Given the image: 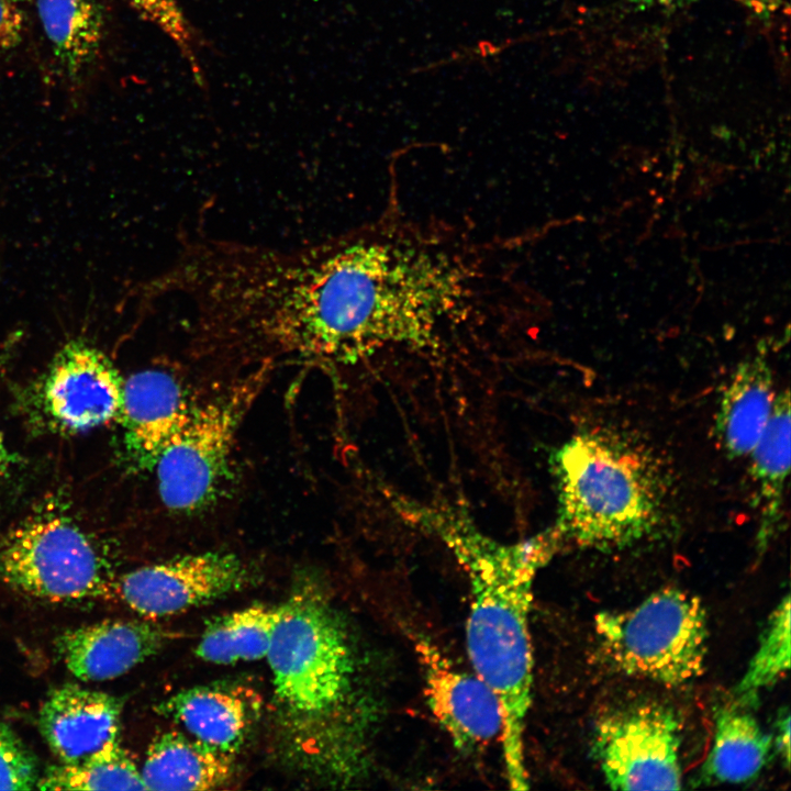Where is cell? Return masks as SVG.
Segmentation results:
<instances>
[{
	"label": "cell",
	"mask_w": 791,
	"mask_h": 791,
	"mask_svg": "<svg viewBox=\"0 0 791 791\" xmlns=\"http://www.w3.org/2000/svg\"><path fill=\"white\" fill-rule=\"evenodd\" d=\"M0 579L23 594L58 603L94 600L114 590L110 564L97 542L54 506L2 536Z\"/></svg>",
	"instance_id": "cell-6"
},
{
	"label": "cell",
	"mask_w": 791,
	"mask_h": 791,
	"mask_svg": "<svg viewBox=\"0 0 791 791\" xmlns=\"http://www.w3.org/2000/svg\"><path fill=\"white\" fill-rule=\"evenodd\" d=\"M270 369V363H261L222 393L191 405L153 467L166 509L192 514L218 499L229 479L239 427Z\"/></svg>",
	"instance_id": "cell-5"
},
{
	"label": "cell",
	"mask_w": 791,
	"mask_h": 791,
	"mask_svg": "<svg viewBox=\"0 0 791 791\" xmlns=\"http://www.w3.org/2000/svg\"><path fill=\"white\" fill-rule=\"evenodd\" d=\"M15 456L7 447L3 436L0 432V477L7 475L13 465L16 464Z\"/></svg>",
	"instance_id": "cell-28"
},
{
	"label": "cell",
	"mask_w": 791,
	"mask_h": 791,
	"mask_svg": "<svg viewBox=\"0 0 791 791\" xmlns=\"http://www.w3.org/2000/svg\"><path fill=\"white\" fill-rule=\"evenodd\" d=\"M772 745L782 759L786 767L790 764V713L782 711L779 713L776 723V735L772 737Z\"/></svg>",
	"instance_id": "cell-26"
},
{
	"label": "cell",
	"mask_w": 791,
	"mask_h": 791,
	"mask_svg": "<svg viewBox=\"0 0 791 791\" xmlns=\"http://www.w3.org/2000/svg\"><path fill=\"white\" fill-rule=\"evenodd\" d=\"M414 649L427 706L455 748L475 755L500 742L502 713L492 689L426 639L416 642Z\"/></svg>",
	"instance_id": "cell-10"
},
{
	"label": "cell",
	"mask_w": 791,
	"mask_h": 791,
	"mask_svg": "<svg viewBox=\"0 0 791 791\" xmlns=\"http://www.w3.org/2000/svg\"><path fill=\"white\" fill-rule=\"evenodd\" d=\"M38 18L63 74L77 79L97 58L104 37L100 0H36Z\"/></svg>",
	"instance_id": "cell-19"
},
{
	"label": "cell",
	"mask_w": 791,
	"mask_h": 791,
	"mask_svg": "<svg viewBox=\"0 0 791 791\" xmlns=\"http://www.w3.org/2000/svg\"><path fill=\"white\" fill-rule=\"evenodd\" d=\"M680 746V720L659 703L611 712L593 731V755L614 790L681 789Z\"/></svg>",
	"instance_id": "cell-7"
},
{
	"label": "cell",
	"mask_w": 791,
	"mask_h": 791,
	"mask_svg": "<svg viewBox=\"0 0 791 791\" xmlns=\"http://www.w3.org/2000/svg\"><path fill=\"white\" fill-rule=\"evenodd\" d=\"M744 705L737 702L716 711L713 743L701 772L705 781L746 782L766 766L772 736Z\"/></svg>",
	"instance_id": "cell-18"
},
{
	"label": "cell",
	"mask_w": 791,
	"mask_h": 791,
	"mask_svg": "<svg viewBox=\"0 0 791 791\" xmlns=\"http://www.w3.org/2000/svg\"><path fill=\"white\" fill-rule=\"evenodd\" d=\"M408 520L436 536L463 567L470 593L466 644L474 672L498 698L505 778L528 788L526 720L532 704L530 613L537 572L562 549L553 526L521 542L503 543L479 530L464 510L414 501Z\"/></svg>",
	"instance_id": "cell-1"
},
{
	"label": "cell",
	"mask_w": 791,
	"mask_h": 791,
	"mask_svg": "<svg viewBox=\"0 0 791 791\" xmlns=\"http://www.w3.org/2000/svg\"><path fill=\"white\" fill-rule=\"evenodd\" d=\"M24 30L21 7L11 0H0V52L19 45Z\"/></svg>",
	"instance_id": "cell-25"
},
{
	"label": "cell",
	"mask_w": 791,
	"mask_h": 791,
	"mask_svg": "<svg viewBox=\"0 0 791 791\" xmlns=\"http://www.w3.org/2000/svg\"><path fill=\"white\" fill-rule=\"evenodd\" d=\"M777 393L772 370L762 355L738 365L723 390L715 436L731 458L749 455L771 416Z\"/></svg>",
	"instance_id": "cell-15"
},
{
	"label": "cell",
	"mask_w": 791,
	"mask_h": 791,
	"mask_svg": "<svg viewBox=\"0 0 791 791\" xmlns=\"http://www.w3.org/2000/svg\"><path fill=\"white\" fill-rule=\"evenodd\" d=\"M11 1L21 7V4H24V3H26V2H30L31 0H11Z\"/></svg>",
	"instance_id": "cell-29"
},
{
	"label": "cell",
	"mask_w": 791,
	"mask_h": 791,
	"mask_svg": "<svg viewBox=\"0 0 791 791\" xmlns=\"http://www.w3.org/2000/svg\"><path fill=\"white\" fill-rule=\"evenodd\" d=\"M124 379L111 359L81 338L66 343L32 386L29 406L47 428L90 431L119 420Z\"/></svg>",
	"instance_id": "cell-8"
},
{
	"label": "cell",
	"mask_w": 791,
	"mask_h": 791,
	"mask_svg": "<svg viewBox=\"0 0 791 791\" xmlns=\"http://www.w3.org/2000/svg\"><path fill=\"white\" fill-rule=\"evenodd\" d=\"M121 701L75 683L55 688L38 713V727L60 764H77L119 739Z\"/></svg>",
	"instance_id": "cell-12"
},
{
	"label": "cell",
	"mask_w": 791,
	"mask_h": 791,
	"mask_svg": "<svg viewBox=\"0 0 791 791\" xmlns=\"http://www.w3.org/2000/svg\"><path fill=\"white\" fill-rule=\"evenodd\" d=\"M266 658L281 734L296 760L328 778L358 773L371 703L347 628L319 589L302 586L278 606Z\"/></svg>",
	"instance_id": "cell-2"
},
{
	"label": "cell",
	"mask_w": 791,
	"mask_h": 791,
	"mask_svg": "<svg viewBox=\"0 0 791 791\" xmlns=\"http://www.w3.org/2000/svg\"><path fill=\"white\" fill-rule=\"evenodd\" d=\"M648 3H672L677 1H689V0H644ZM746 7L747 9L755 12L760 18H770L781 10L783 5L782 0H735Z\"/></svg>",
	"instance_id": "cell-27"
},
{
	"label": "cell",
	"mask_w": 791,
	"mask_h": 791,
	"mask_svg": "<svg viewBox=\"0 0 791 791\" xmlns=\"http://www.w3.org/2000/svg\"><path fill=\"white\" fill-rule=\"evenodd\" d=\"M247 566L229 553H200L131 570L114 580V591L133 611L163 617L210 603L246 588Z\"/></svg>",
	"instance_id": "cell-9"
},
{
	"label": "cell",
	"mask_w": 791,
	"mask_h": 791,
	"mask_svg": "<svg viewBox=\"0 0 791 791\" xmlns=\"http://www.w3.org/2000/svg\"><path fill=\"white\" fill-rule=\"evenodd\" d=\"M157 711L193 738L233 754L254 724L258 702L244 687L210 684L183 689L161 702Z\"/></svg>",
	"instance_id": "cell-14"
},
{
	"label": "cell",
	"mask_w": 791,
	"mask_h": 791,
	"mask_svg": "<svg viewBox=\"0 0 791 791\" xmlns=\"http://www.w3.org/2000/svg\"><path fill=\"white\" fill-rule=\"evenodd\" d=\"M790 597L784 595L769 616L757 650L739 680L737 702H754L758 693L773 686L790 668Z\"/></svg>",
	"instance_id": "cell-22"
},
{
	"label": "cell",
	"mask_w": 791,
	"mask_h": 791,
	"mask_svg": "<svg viewBox=\"0 0 791 791\" xmlns=\"http://www.w3.org/2000/svg\"><path fill=\"white\" fill-rule=\"evenodd\" d=\"M790 393H777L771 416L750 452V476L756 486L759 552L779 534L784 511V491L790 469Z\"/></svg>",
	"instance_id": "cell-17"
},
{
	"label": "cell",
	"mask_w": 791,
	"mask_h": 791,
	"mask_svg": "<svg viewBox=\"0 0 791 791\" xmlns=\"http://www.w3.org/2000/svg\"><path fill=\"white\" fill-rule=\"evenodd\" d=\"M38 779L34 756L0 721V790H31L36 788Z\"/></svg>",
	"instance_id": "cell-24"
},
{
	"label": "cell",
	"mask_w": 791,
	"mask_h": 791,
	"mask_svg": "<svg viewBox=\"0 0 791 791\" xmlns=\"http://www.w3.org/2000/svg\"><path fill=\"white\" fill-rule=\"evenodd\" d=\"M170 638V632L149 622L110 619L65 631L56 646L77 679L104 681L126 673Z\"/></svg>",
	"instance_id": "cell-11"
},
{
	"label": "cell",
	"mask_w": 791,
	"mask_h": 791,
	"mask_svg": "<svg viewBox=\"0 0 791 791\" xmlns=\"http://www.w3.org/2000/svg\"><path fill=\"white\" fill-rule=\"evenodd\" d=\"M42 790H146L141 770L121 746L113 740L85 760L60 764L40 777Z\"/></svg>",
	"instance_id": "cell-21"
},
{
	"label": "cell",
	"mask_w": 791,
	"mask_h": 791,
	"mask_svg": "<svg viewBox=\"0 0 791 791\" xmlns=\"http://www.w3.org/2000/svg\"><path fill=\"white\" fill-rule=\"evenodd\" d=\"M594 630L606 661L626 676L678 687L703 672L706 612L686 590L665 588L633 609L601 612Z\"/></svg>",
	"instance_id": "cell-4"
},
{
	"label": "cell",
	"mask_w": 791,
	"mask_h": 791,
	"mask_svg": "<svg viewBox=\"0 0 791 791\" xmlns=\"http://www.w3.org/2000/svg\"><path fill=\"white\" fill-rule=\"evenodd\" d=\"M278 620V608L252 605L210 621L196 647L199 658L231 665L266 658Z\"/></svg>",
	"instance_id": "cell-20"
},
{
	"label": "cell",
	"mask_w": 791,
	"mask_h": 791,
	"mask_svg": "<svg viewBox=\"0 0 791 791\" xmlns=\"http://www.w3.org/2000/svg\"><path fill=\"white\" fill-rule=\"evenodd\" d=\"M132 7L148 22L160 29L179 48L196 81L202 82L196 55V42L178 0H130Z\"/></svg>",
	"instance_id": "cell-23"
},
{
	"label": "cell",
	"mask_w": 791,
	"mask_h": 791,
	"mask_svg": "<svg viewBox=\"0 0 791 791\" xmlns=\"http://www.w3.org/2000/svg\"><path fill=\"white\" fill-rule=\"evenodd\" d=\"M141 775L146 790H212L230 782L234 762L232 754L170 731L152 740Z\"/></svg>",
	"instance_id": "cell-16"
},
{
	"label": "cell",
	"mask_w": 791,
	"mask_h": 791,
	"mask_svg": "<svg viewBox=\"0 0 791 791\" xmlns=\"http://www.w3.org/2000/svg\"><path fill=\"white\" fill-rule=\"evenodd\" d=\"M557 494L554 524L566 545L626 548L662 522L666 490L653 460L605 431H581L549 459Z\"/></svg>",
	"instance_id": "cell-3"
},
{
	"label": "cell",
	"mask_w": 791,
	"mask_h": 791,
	"mask_svg": "<svg viewBox=\"0 0 791 791\" xmlns=\"http://www.w3.org/2000/svg\"><path fill=\"white\" fill-rule=\"evenodd\" d=\"M190 408L181 385L167 371L146 369L124 380L119 420L126 449L137 465L154 467Z\"/></svg>",
	"instance_id": "cell-13"
}]
</instances>
